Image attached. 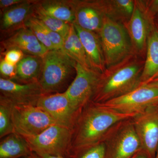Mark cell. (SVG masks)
Here are the masks:
<instances>
[{"instance_id":"cell-1","label":"cell","mask_w":158,"mask_h":158,"mask_svg":"<svg viewBox=\"0 0 158 158\" xmlns=\"http://www.w3.org/2000/svg\"><path fill=\"white\" fill-rule=\"evenodd\" d=\"M137 114L119 113L90 102L82 108L77 117L66 156L73 157L84 150L100 143L113 126Z\"/></svg>"},{"instance_id":"cell-34","label":"cell","mask_w":158,"mask_h":158,"mask_svg":"<svg viewBox=\"0 0 158 158\" xmlns=\"http://www.w3.org/2000/svg\"><path fill=\"white\" fill-rule=\"evenodd\" d=\"M22 158H40L38 154L35 152H33L31 154L28 156Z\"/></svg>"},{"instance_id":"cell-17","label":"cell","mask_w":158,"mask_h":158,"mask_svg":"<svg viewBox=\"0 0 158 158\" xmlns=\"http://www.w3.org/2000/svg\"><path fill=\"white\" fill-rule=\"evenodd\" d=\"M38 1H27L2 11L1 31L13 32L24 26L26 21L34 12Z\"/></svg>"},{"instance_id":"cell-29","label":"cell","mask_w":158,"mask_h":158,"mask_svg":"<svg viewBox=\"0 0 158 158\" xmlns=\"http://www.w3.org/2000/svg\"><path fill=\"white\" fill-rule=\"evenodd\" d=\"M24 0H0V7L2 11L24 2Z\"/></svg>"},{"instance_id":"cell-13","label":"cell","mask_w":158,"mask_h":158,"mask_svg":"<svg viewBox=\"0 0 158 158\" xmlns=\"http://www.w3.org/2000/svg\"><path fill=\"white\" fill-rule=\"evenodd\" d=\"M74 10L75 23L87 31L99 34L104 20L108 16L105 1H71Z\"/></svg>"},{"instance_id":"cell-28","label":"cell","mask_w":158,"mask_h":158,"mask_svg":"<svg viewBox=\"0 0 158 158\" xmlns=\"http://www.w3.org/2000/svg\"><path fill=\"white\" fill-rule=\"evenodd\" d=\"M4 60L13 65H16L24 56L22 51L16 49L9 50L5 52Z\"/></svg>"},{"instance_id":"cell-33","label":"cell","mask_w":158,"mask_h":158,"mask_svg":"<svg viewBox=\"0 0 158 158\" xmlns=\"http://www.w3.org/2000/svg\"><path fill=\"white\" fill-rule=\"evenodd\" d=\"M147 84H150V85H152L153 86H155V87H158V77L152 80V81H151L149 83H147Z\"/></svg>"},{"instance_id":"cell-16","label":"cell","mask_w":158,"mask_h":158,"mask_svg":"<svg viewBox=\"0 0 158 158\" xmlns=\"http://www.w3.org/2000/svg\"><path fill=\"white\" fill-rule=\"evenodd\" d=\"M73 24L84 47L89 67L98 73H103L106 67L98 34L84 30L75 23Z\"/></svg>"},{"instance_id":"cell-10","label":"cell","mask_w":158,"mask_h":158,"mask_svg":"<svg viewBox=\"0 0 158 158\" xmlns=\"http://www.w3.org/2000/svg\"><path fill=\"white\" fill-rule=\"evenodd\" d=\"M142 151L148 158H155L158 147V111L152 106L132 118Z\"/></svg>"},{"instance_id":"cell-18","label":"cell","mask_w":158,"mask_h":158,"mask_svg":"<svg viewBox=\"0 0 158 158\" xmlns=\"http://www.w3.org/2000/svg\"><path fill=\"white\" fill-rule=\"evenodd\" d=\"M158 77V30H151L148 38L146 58L141 75V84Z\"/></svg>"},{"instance_id":"cell-2","label":"cell","mask_w":158,"mask_h":158,"mask_svg":"<svg viewBox=\"0 0 158 158\" xmlns=\"http://www.w3.org/2000/svg\"><path fill=\"white\" fill-rule=\"evenodd\" d=\"M145 60L133 53L101 74L92 102L103 103L129 93L141 85Z\"/></svg>"},{"instance_id":"cell-8","label":"cell","mask_w":158,"mask_h":158,"mask_svg":"<svg viewBox=\"0 0 158 158\" xmlns=\"http://www.w3.org/2000/svg\"><path fill=\"white\" fill-rule=\"evenodd\" d=\"M158 102V87L143 84L129 93L100 104L119 113L132 114L142 113Z\"/></svg>"},{"instance_id":"cell-22","label":"cell","mask_w":158,"mask_h":158,"mask_svg":"<svg viewBox=\"0 0 158 158\" xmlns=\"http://www.w3.org/2000/svg\"><path fill=\"white\" fill-rule=\"evenodd\" d=\"M62 50L77 63L85 68L90 69L88 65L84 47L77 34L73 23L71 24L69 32L64 38Z\"/></svg>"},{"instance_id":"cell-23","label":"cell","mask_w":158,"mask_h":158,"mask_svg":"<svg viewBox=\"0 0 158 158\" xmlns=\"http://www.w3.org/2000/svg\"><path fill=\"white\" fill-rule=\"evenodd\" d=\"M32 15L40 20L49 29L60 34L64 39L67 36L70 30L71 24L62 21L45 14L37 7V4Z\"/></svg>"},{"instance_id":"cell-27","label":"cell","mask_w":158,"mask_h":158,"mask_svg":"<svg viewBox=\"0 0 158 158\" xmlns=\"http://www.w3.org/2000/svg\"><path fill=\"white\" fill-rule=\"evenodd\" d=\"M16 66L2 59L0 63L1 77L14 81L16 77Z\"/></svg>"},{"instance_id":"cell-7","label":"cell","mask_w":158,"mask_h":158,"mask_svg":"<svg viewBox=\"0 0 158 158\" xmlns=\"http://www.w3.org/2000/svg\"><path fill=\"white\" fill-rule=\"evenodd\" d=\"M72 130L53 125L37 135L24 137L33 152L37 154L66 156L72 137Z\"/></svg>"},{"instance_id":"cell-5","label":"cell","mask_w":158,"mask_h":158,"mask_svg":"<svg viewBox=\"0 0 158 158\" xmlns=\"http://www.w3.org/2000/svg\"><path fill=\"white\" fill-rule=\"evenodd\" d=\"M102 142L106 148V158H131L142 150L132 118L113 126Z\"/></svg>"},{"instance_id":"cell-14","label":"cell","mask_w":158,"mask_h":158,"mask_svg":"<svg viewBox=\"0 0 158 158\" xmlns=\"http://www.w3.org/2000/svg\"><path fill=\"white\" fill-rule=\"evenodd\" d=\"M0 99L12 105L36 106L39 98L44 95L39 82L22 84L1 77Z\"/></svg>"},{"instance_id":"cell-15","label":"cell","mask_w":158,"mask_h":158,"mask_svg":"<svg viewBox=\"0 0 158 158\" xmlns=\"http://www.w3.org/2000/svg\"><path fill=\"white\" fill-rule=\"evenodd\" d=\"M1 45L5 49V52L16 49L29 55L42 58L48 51L33 32L25 26L11 32L9 37L2 41Z\"/></svg>"},{"instance_id":"cell-32","label":"cell","mask_w":158,"mask_h":158,"mask_svg":"<svg viewBox=\"0 0 158 158\" xmlns=\"http://www.w3.org/2000/svg\"><path fill=\"white\" fill-rule=\"evenodd\" d=\"M151 9H148L149 11L152 10V11H158V1H153L152 4Z\"/></svg>"},{"instance_id":"cell-36","label":"cell","mask_w":158,"mask_h":158,"mask_svg":"<svg viewBox=\"0 0 158 158\" xmlns=\"http://www.w3.org/2000/svg\"><path fill=\"white\" fill-rule=\"evenodd\" d=\"M155 106L157 110L158 111V102L157 103H156V104L155 105Z\"/></svg>"},{"instance_id":"cell-30","label":"cell","mask_w":158,"mask_h":158,"mask_svg":"<svg viewBox=\"0 0 158 158\" xmlns=\"http://www.w3.org/2000/svg\"><path fill=\"white\" fill-rule=\"evenodd\" d=\"M131 158H148L147 155L142 150L136 153L134 156Z\"/></svg>"},{"instance_id":"cell-21","label":"cell","mask_w":158,"mask_h":158,"mask_svg":"<svg viewBox=\"0 0 158 158\" xmlns=\"http://www.w3.org/2000/svg\"><path fill=\"white\" fill-rule=\"evenodd\" d=\"M37 6L49 16L69 23H74V10L71 1H38Z\"/></svg>"},{"instance_id":"cell-26","label":"cell","mask_w":158,"mask_h":158,"mask_svg":"<svg viewBox=\"0 0 158 158\" xmlns=\"http://www.w3.org/2000/svg\"><path fill=\"white\" fill-rule=\"evenodd\" d=\"M74 158H106V148L101 142L84 150L73 157Z\"/></svg>"},{"instance_id":"cell-35","label":"cell","mask_w":158,"mask_h":158,"mask_svg":"<svg viewBox=\"0 0 158 158\" xmlns=\"http://www.w3.org/2000/svg\"><path fill=\"white\" fill-rule=\"evenodd\" d=\"M155 158H158V147L157 149L156 152V154L155 157Z\"/></svg>"},{"instance_id":"cell-12","label":"cell","mask_w":158,"mask_h":158,"mask_svg":"<svg viewBox=\"0 0 158 158\" xmlns=\"http://www.w3.org/2000/svg\"><path fill=\"white\" fill-rule=\"evenodd\" d=\"M151 16L147 6L143 2L136 1L135 10L129 19L123 24L129 36L133 51L143 57L146 53L148 38L151 29Z\"/></svg>"},{"instance_id":"cell-11","label":"cell","mask_w":158,"mask_h":158,"mask_svg":"<svg viewBox=\"0 0 158 158\" xmlns=\"http://www.w3.org/2000/svg\"><path fill=\"white\" fill-rule=\"evenodd\" d=\"M36 106L46 112L57 124L71 130L81 111L73 106L65 92L43 95Z\"/></svg>"},{"instance_id":"cell-4","label":"cell","mask_w":158,"mask_h":158,"mask_svg":"<svg viewBox=\"0 0 158 158\" xmlns=\"http://www.w3.org/2000/svg\"><path fill=\"white\" fill-rule=\"evenodd\" d=\"M98 35L106 68L121 62L135 53L124 26L109 16L105 17Z\"/></svg>"},{"instance_id":"cell-20","label":"cell","mask_w":158,"mask_h":158,"mask_svg":"<svg viewBox=\"0 0 158 158\" xmlns=\"http://www.w3.org/2000/svg\"><path fill=\"white\" fill-rule=\"evenodd\" d=\"M33 152L25 138L16 133L2 138L0 142V158H22Z\"/></svg>"},{"instance_id":"cell-9","label":"cell","mask_w":158,"mask_h":158,"mask_svg":"<svg viewBox=\"0 0 158 158\" xmlns=\"http://www.w3.org/2000/svg\"><path fill=\"white\" fill-rule=\"evenodd\" d=\"M76 75L65 91L77 110H81L92 101L101 74L77 63Z\"/></svg>"},{"instance_id":"cell-3","label":"cell","mask_w":158,"mask_h":158,"mask_svg":"<svg viewBox=\"0 0 158 158\" xmlns=\"http://www.w3.org/2000/svg\"><path fill=\"white\" fill-rule=\"evenodd\" d=\"M42 59L39 83L43 92L44 95L59 93L76 71L77 63L62 50L48 51Z\"/></svg>"},{"instance_id":"cell-31","label":"cell","mask_w":158,"mask_h":158,"mask_svg":"<svg viewBox=\"0 0 158 158\" xmlns=\"http://www.w3.org/2000/svg\"><path fill=\"white\" fill-rule=\"evenodd\" d=\"M40 158H65L64 156H61L50 155L48 154H38Z\"/></svg>"},{"instance_id":"cell-24","label":"cell","mask_w":158,"mask_h":158,"mask_svg":"<svg viewBox=\"0 0 158 158\" xmlns=\"http://www.w3.org/2000/svg\"><path fill=\"white\" fill-rule=\"evenodd\" d=\"M12 105L0 99V138L1 139L15 132L12 123Z\"/></svg>"},{"instance_id":"cell-6","label":"cell","mask_w":158,"mask_h":158,"mask_svg":"<svg viewBox=\"0 0 158 158\" xmlns=\"http://www.w3.org/2000/svg\"><path fill=\"white\" fill-rule=\"evenodd\" d=\"M11 114L15 132L23 137L37 135L57 124L46 112L34 105H13Z\"/></svg>"},{"instance_id":"cell-25","label":"cell","mask_w":158,"mask_h":158,"mask_svg":"<svg viewBox=\"0 0 158 158\" xmlns=\"http://www.w3.org/2000/svg\"><path fill=\"white\" fill-rule=\"evenodd\" d=\"M24 26L29 28L33 32L40 42L42 44L48 51L55 50L53 45L44 30L41 22L39 19L32 15L26 21Z\"/></svg>"},{"instance_id":"cell-19","label":"cell","mask_w":158,"mask_h":158,"mask_svg":"<svg viewBox=\"0 0 158 158\" xmlns=\"http://www.w3.org/2000/svg\"><path fill=\"white\" fill-rule=\"evenodd\" d=\"M42 63V57L33 55L24 56L16 65L14 81L22 84L39 82Z\"/></svg>"}]
</instances>
